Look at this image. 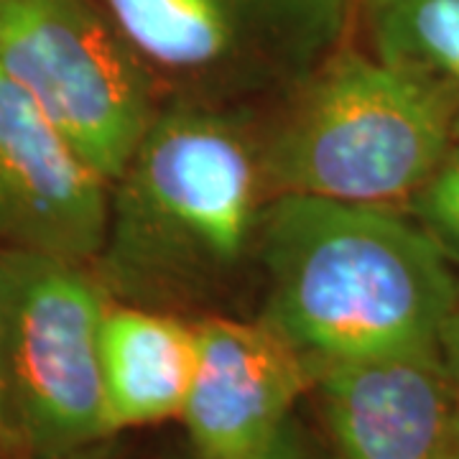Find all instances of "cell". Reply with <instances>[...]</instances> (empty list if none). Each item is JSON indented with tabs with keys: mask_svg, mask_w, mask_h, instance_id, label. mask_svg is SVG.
<instances>
[{
	"mask_svg": "<svg viewBox=\"0 0 459 459\" xmlns=\"http://www.w3.org/2000/svg\"><path fill=\"white\" fill-rule=\"evenodd\" d=\"M459 271L401 207L276 195L261 238L255 316L312 362L437 347Z\"/></svg>",
	"mask_w": 459,
	"mask_h": 459,
	"instance_id": "2",
	"label": "cell"
},
{
	"mask_svg": "<svg viewBox=\"0 0 459 459\" xmlns=\"http://www.w3.org/2000/svg\"><path fill=\"white\" fill-rule=\"evenodd\" d=\"M250 459H332L322 434L301 421L299 411L283 421V427L268 439L255 457Z\"/></svg>",
	"mask_w": 459,
	"mask_h": 459,
	"instance_id": "13",
	"label": "cell"
},
{
	"mask_svg": "<svg viewBox=\"0 0 459 459\" xmlns=\"http://www.w3.org/2000/svg\"><path fill=\"white\" fill-rule=\"evenodd\" d=\"M110 179L0 66V247L95 263Z\"/></svg>",
	"mask_w": 459,
	"mask_h": 459,
	"instance_id": "7",
	"label": "cell"
},
{
	"mask_svg": "<svg viewBox=\"0 0 459 459\" xmlns=\"http://www.w3.org/2000/svg\"><path fill=\"white\" fill-rule=\"evenodd\" d=\"M309 398L332 459H459V403L437 347L329 365Z\"/></svg>",
	"mask_w": 459,
	"mask_h": 459,
	"instance_id": "9",
	"label": "cell"
},
{
	"mask_svg": "<svg viewBox=\"0 0 459 459\" xmlns=\"http://www.w3.org/2000/svg\"><path fill=\"white\" fill-rule=\"evenodd\" d=\"M403 210L427 230L459 271V141Z\"/></svg>",
	"mask_w": 459,
	"mask_h": 459,
	"instance_id": "12",
	"label": "cell"
},
{
	"mask_svg": "<svg viewBox=\"0 0 459 459\" xmlns=\"http://www.w3.org/2000/svg\"><path fill=\"white\" fill-rule=\"evenodd\" d=\"M110 294L92 263L0 250V391L16 459L105 442L100 332Z\"/></svg>",
	"mask_w": 459,
	"mask_h": 459,
	"instance_id": "5",
	"label": "cell"
},
{
	"mask_svg": "<svg viewBox=\"0 0 459 459\" xmlns=\"http://www.w3.org/2000/svg\"><path fill=\"white\" fill-rule=\"evenodd\" d=\"M0 66L110 181L164 108L100 0H0Z\"/></svg>",
	"mask_w": 459,
	"mask_h": 459,
	"instance_id": "6",
	"label": "cell"
},
{
	"mask_svg": "<svg viewBox=\"0 0 459 459\" xmlns=\"http://www.w3.org/2000/svg\"><path fill=\"white\" fill-rule=\"evenodd\" d=\"M273 197L261 115L164 102L110 181L92 268L115 301L186 319L255 316Z\"/></svg>",
	"mask_w": 459,
	"mask_h": 459,
	"instance_id": "1",
	"label": "cell"
},
{
	"mask_svg": "<svg viewBox=\"0 0 459 459\" xmlns=\"http://www.w3.org/2000/svg\"><path fill=\"white\" fill-rule=\"evenodd\" d=\"M164 102L263 115L355 41L358 0H100Z\"/></svg>",
	"mask_w": 459,
	"mask_h": 459,
	"instance_id": "4",
	"label": "cell"
},
{
	"mask_svg": "<svg viewBox=\"0 0 459 459\" xmlns=\"http://www.w3.org/2000/svg\"><path fill=\"white\" fill-rule=\"evenodd\" d=\"M437 355L442 362L446 380L455 391V398L459 403V301L452 307V312L446 314V319L439 327L437 334Z\"/></svg>",
	"mask_w": 459,
	"mask_h": 459,
	"instance_id": "14",
	"label": "cell"
},
{
	"mask_svg": "<svg viewBox=\"0 0 459 459\" xmlns=\"http://www.w3.org/2000/svg\"><path fill=\"white\" fill-rule=\"evenodd\" d=\"M195 360V319L110 299L100 332L108 431L117 437L181 419Z\"/></svg>",
	"mask_w": 459,
	"mask_h": 459,
	"instance_id": "10",
	"label": "cell"
},
{
	"mask_svg": "<svg viewBox=\"0 0 459 459\" xmlns=\"http://www.w3.org/2000/svg\"><path fill=\"white\" fill-rule=\"evenodd\" d=\"M0 452H3L5 459H16L13 442H11V431H8V421H5V409H3V391H0Z\"/></svg>",
	"mask_w": 459,
	"mask_h": 459,
	"instance_id": "16",
	"label": "cell"
},
{
	"mask_svg": "<svg viewBox=\"0 0 459 459\" xmlns=\"http://www.w3.org/2000/svg\"><path fill=\"white\" fill-rule=\"evenodd\" d=\"M355 41L427 92L459 141V0H358Z\"/></svg>",
	"mask_w": 459,
	"mask_h": 459,
	"instance_id": "11",
	"label": "cell"
},
{
	"mask_svg": "<svg viewBox=\"0 0 459 459\" xmlns=\"http://www.w3.org/2000/svg\"><path fill=\"white\" fill-rule=\"evenodd\" d=\"M113 439L115 437H110V439H105V442L92 444V446H87V449H82V452H74V455H69V457H62V459H120L117 449H115Z\"/></svg>",
	"mask_w": 459,
	"mask_h": 459,
	"instance_id": "15",
	"label": "cell"
},
{
	"mask_svg": "<svg viewBox=\"0 0 459 459\" xmlns=\"http://www.w3.org/2000/svg\"><path fill=\"white\" fill-rule=\"evenodd\" d=\"M455 143L439 105L358 41L261 115L273 195L403 210Z\"/></svg>",
	"mask_w": 459,
	"mask_h": 459,
	"instance_id": "3",
	"label": "cell"
},
{
	"mask_svg": "<svg viewBox=\"0 0 459 459\" xmlns=\"http://www.w3.org/2000/svg\"><path fill=\"white\" fill-rule=\"evenodd\" d=\"M181 424L195 459H250L309 398L316 370L258 316H207Z\"/></svg>",
	"mask_w": 459,
	"mask_h": 459,
	"instance_id": "8",
	"label": "cell"
},
{
	"mask_svg": "<svg viewBox=\"0 0 459 459\" xmlns=\"http://www.w3.org/2000/svg\"><path fill=\"white\" fill-rule=\"evenodd\" d=\"M0 459H5V457H3V452H0Z\"/></svg>",
	"mask_w": 459,
	"mask_h": 459,
	"instance_id": "17",
	"label": "cell"
}]
</instances>
